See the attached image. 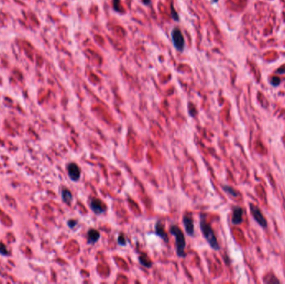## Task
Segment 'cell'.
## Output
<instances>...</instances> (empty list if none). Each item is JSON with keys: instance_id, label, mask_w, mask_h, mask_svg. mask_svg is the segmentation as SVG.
Masks as SVG:
<instances>
[{"instance_id": "cell-1", "label": "cell", "mask_w": 285, "mask_h": 284, "mask_svg": "<svg viewBox=\"0 0 285 284\" xmlns=\"http://www.w3.org/2000/svg\"><path fill=\"white\" fill-rule=\"evenodd\" d=\"M199 226H200V230L202 232V234L204 235V237L206 239V241L208 242V245L210 246V247L215 251L219 250L220 249V246L218 244L217 237L215 236L214 232L213 230L211 225L208 224L206 222V218H205V216L204 214H200Z\"/></svg>"}, {"instance_id": "cell-2", "label": "cell", "mask_w": 285, "mask_h": 284, "mask_svg": "<svg viewBox=\"0 0 285 284\" xmlns=\"http://www.w3.org/2000/svg\"><path fill=\"white\" fill-rule=\"evenodd\" d=\"M169 233L174 237L175 244H176V253L179 257H185V247H186V240L184 234L183 233L180 227L176 225H173L169 229Z\"/></svg>"}, {"instance_id": "cell-3", "label": "cell", "mask_w": 285, "mask_h": 284, "mask_svg": "<svg viewBox=\"0 0 285 284\" xmlns=\"http://www.w3.org/2000/svg\"><path fill=\"white\" fill-rule=\"evenodd\" d=\"M172 40L175 49L178 52H183L185 47V41L181 30L178 28H174L171 32Z\"/></svg>"}, {"instance_id": "cell-4", "label": "cell", "mask_w": 285, "mask_h": 284, "mask_svg": "<svg viewBox=\"0 0 285 284\" xmlns=\"http://www.w3.org/2000/svg\"><path fill=\"white\" fill-rule=\"evenodd\" d=\"M249 207H250L252 216L254 217V219L258 223V225L261 226L262 227H267V220L263 217V215L262 213L261 210L259 209V207L252 203L249 204Z\"/></svg>"}, {"instance_id": "cell-5", "label": "cell", "mask_w": 285, "mask_h": 284, "mask_svg": "<svg viewBox=\"0 0 285 284\" xmlns=\"http://www.w3.org/2000/svg\"><path fill=\"white\" fill-rule=\"evenodd\" d=\"M89 207L91 210L97 215L104 213L107 210L106 205L98 198H91L89 202Z\"/></svg>"}, {"instance_id": "cell-6", "label": "cell", "mask_w": 285, "mask_h": 284, "mask_svg": "<svg viewBox=\"0 0 285 284\" xmlns=\"http://www.w3.org/2000/svg\"><path fill=\"white\" fill-rule=\"evenodd\" d=\"M68 175L73 182H78L80 179L81 170L79 167L74 163H70L67 166Z\"/></svg>"}, {"instance_id": "cell-7", "label": "cell", "mask_w": 285, "mask_h": 284, "mask_svg": "<svg viewBox=\"0 0 285 284\" xmlns=\"http://www.w3.org/2000/svg\"><path fill=\"white\" fill-rule=\"evenodd\" d=\"M183 223L184 226L186 233L190 237L194 236V218L191 214H186L183 217Z\"/></svg>"}, {"instance_id": "cell-8", "label": "cell", "mask_w": 285, "mask_h": 284, "mask_svg": "<svg viewBox=\"0 0 285 284\" xmlns=\"http://www.w3.org/2000/svg\"><path fill=\"white\" fill-rule=\"evenodd\" d=\"M243 222V209L240 207H234L233 208V217L232 223L234 225H239Z\"/></svg>"}, {"instance_id": "cell-9", "label": "cell", "mask_w": 285, "mask_h": 284, "mask_svg": "<svg viewBox=\"0 0 285 284\" xmlns=\"http://www.w3.org/2000/svg\"><path fill=\"white\" fill-rule=\"evenodd\" d=\"M100 238V233L94 228H90L89 230L88 231L87 233V242L88 244H93L96 243L98 239Z\"/></svg>"}, {"instance_id": "cell-10", "label": "cell", "mask_w": 285, "mask_h": 284, "mask_svg": "<svg viewBox=\"0 0 285 284\" xmlns=\"http://www.w3.org/2000/svg\"><path fill=\"white\" fill-rule=\"evenodd\" d=\"M155 233L157 234L158 237H161L165 243H168V233H167L166 231H165L164 224L162 223L160 221H158L156 225H155Z\"/></svg>"}, {"instance_id": "cell-11", "label": "cell", "mask_w": 285, "mask_h": 284, "mask_svg": "<svg viewBox=\"0 0 285 284\" xmlns=\"http://www.w3.org/2000/svg\"><path fill=\"white\" fill-rule=\"evenodd\" d=\"M61 195H62V200H63L64 203L70 205L71 202L73 201V194H72L70 191L68 190V188H64L62 190Z\"/></svg>"}, {"instance_id": "cell-12", "label": "cell", "mask_w": 285, "mask_h": 284, "mask_svg": "<svg viewBox=\"0 0 285 284\" xmlns=\"http://www.w3.org/2000/svg\"><path fill=\"white\" fill-rule=\"evenodd\" d=\"M223 190L224 191L225 193L228 194L229 196H231L233 197H237L239 196V193L235 190L234 188L231 186H228V185H223Z\"/></svg>"}, {"instance_id": "cell-13", "label": "cell", "mask_w": 285, "mask_h": 284, "mask_svg": "<svg viewBox=\"0 0 285 284\" xmlns=\"http://www.w3.org/2000/svg\"><path fill=\"white\" fill-rule=\"evenodd\" d=\"M138 262L140 263L141 265H143L144 267H152V262L149 259H148V257L145 255V254H143L142 256L138 257Z\"/></svg>"}, {"instance_id": "cell-14", "label": "cell", "mask_w": 285, "mask_h": 284, "mask_svg": "<svg viewBox=\"0 0 285 284\" xmlns=\"http://www.w3.org/2000/svg\"><path fill=\"white\" fill-rule=\"evenodd\" d=\"M118 244L119 245V246H126L127 245V239H126V237L124 236V234L121 233L118 235Z\"/></svg>"}, {"instance_id": "cell-15", "label": "cell", "mask_w": 285, "mask_h": 284, "mask_svg": "<svg viewBox=\"0 0 285 284\" xmlns=\"http://www.w3.org/2000/svg\"><path fill=\"white\" fill-rule=\"evenodd\" d=\"M0 254L2 256H8L9 255V252L8 250L7 247L2 242H0Z\"/></svg>"}, {"instance_id": "cell-16", "label": "cell", "mask_w": 285, "mask_h": 284, "mask_svg": "<svg viewBox=\"0 0 285 284\" xmlns=\"http://www.w3.org/2000/svg\"><path fill=\"white\" fill-rule=\"evenodd\" d=\"M170 14H171V17L174 20L177 21V22L179 21L178 14V13L176 12V10L174 9V6H173V4H171V5H170Z\"/></svg>"}, {"instance_id": "cell-17", "label": "cell", "mask_w": 285, "mask_h": 284, "mask_svg": "<svg viewBox=\"0 0 285 284\" xmlns=\"http://www.w3.org/2000/svg\"><path fill=\"white\" fill-rule=\"evenodd\" d=\"M113 7L114 9L118 13H122V8L120 5V0H114L113 1Z\"/></svg>"}, {"instance_id": "cell-18", "label": "cell", "mask_w": 285, "mask_h": 284, "mask_svg": "<svg viewBox=\"0 0 285 284\" xmlns=\"http://www.w3.org/2000/svg\"><path fill=\"white\" fill-rule=\"evenodd\" d=\"M188 114L191 117H194L195 114H196V108L192 104H188Z\"/></svg>"}, {"instance_id": "cell-19", "label": "cell", "mask_w": 285, "mask_h": 284, "mask_svg": "<svg viewBox=\"0 0 285 284\" xmlns=\"http://www.w3.org/2000/svg\"><path fill=\"white\" fill-rule=\"evenodd\" d=\"M67 224H68V227H69V228L73 229V228H74V227L77 226L78 222L76 220H74V219H70V220L68 221Z\"/></svg>"}, {"instance_id": "cell-20", "label": "cell", "mask_w": 285, "mask_h": 284, "mask_svg": "<svg viewBox=\"0 0 285 284\" xmlns=\"http://www.w3.org/2000/svg\"><path fill=\"white\" fill-rule=\"evenodd\" d=\"M280 82H281V80H280V78L278 77H273L271 79V84L272 85H273V86H278V84H280Z\"/></svg>"}, {"instance_id": "cell-21", "label": "cell", "mask_w": 285, "mask_h": 284, "mask_svg": "<svg viewBox=\"0 0 285 284\" xmlns=\"http://www.w3.org/2000/svg\"><path fill=\"white\" fill-rule=\"evenodd\" d=\"M142 2H143V4H145V5H149L150 3H151V0H142Z\"/></svg>"}, {"instance_id": "cell-22", "label": "cell", "mask_w": 285, "mask_h": 284, "mask_svg": "<svg viewBox=\"0 0 285 284\" xmlns=\"http://www.w3.org/2000/svg\"><path fill=\"white\" fill-rule=\"evenodd\" d=\"M285 72V68H282V69H278L277 70V73H279V74H283Z\"/></svg>"}]
</instances>
